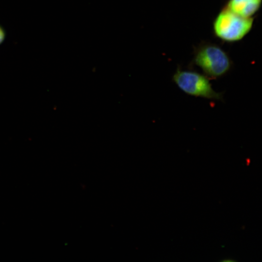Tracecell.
Listing matches in <instances>:
<instances>
[{
    "label": "cell",
    "mask_w": 262,
    "mask_h": 262,
    "mask_svg": "<svg viewBox=\"0 0 262 262\" xmlns=\"http://www.w3.org/2000/svg\"><path fill=\"white\" fill-rule=\"evenodd\" d=\"M192 63L209 79L220 78L232 67L233 63L228 53L214 43L202 42L194 49Z\"/></svg>",
    "instance_id": "6da1fadb"
},
{
    "label": "cell",
    "mask_w": 262,
    "mask_h": 262,
    "mask_svg": "<svg viewBox=\"0 0 262 262\" xmlns=\"http://www.w3.org/2000/svg\"><path fill=\"white\" fill-rule=\"evenodd\" d=\"M253 23V17H242L224 6L213 21V32L216 37L223 41L235 42L249 33Z\"/></svg>",
    "instance_id": "7a4b0ae2"
},
{
    "label": "cell",
    "mask_w": 262,
    "mask_h": 262,
    "mask_svg": "<svg viewBox=\"0 0 262 262\" xmlns=\"http://www.w3.org/2000/svg\"><path fill=\"white\" fill-rule=\"evenodd\" d=\"M172 80L186 94L209 99L223 100V93L216 92L212 87L209 79L204 74L182 70L178 67Z\"/></svg>",
    "instance_id": "3957f363"
},
{
    "label": "cell",
    "mask_w": 262,
    "mask_h": 262,
    "mask_svg": "<svg viewBox=\"0 0 262 262\" xmlns=\"http://www.w3.org/2000/svg\"><path fill=\"white\" fill-rule=\"evenodd\" d=\"M262 0H228L225 5L235 14L244 17H252L261 8Z\"/></svg>",
    "instance_id": "277c9868"
},
{
    "label": "cell",
    "mask_w": 262,
    "mask_h": 262,
    "mask_svg": "<svg viewBox=\"0 0 262 262\" xmlns=\"http://www.w3.org/2000/svg\"><path fill=\"white\" fill-rule=\"evenodd\" d=\"M6 33L4 29L0 25V45L3 42L5 38Z\"/></svg>",
    "instance_id": "5b68a950"
}]
</instances>
